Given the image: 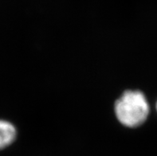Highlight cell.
<instances>
[{"label":"cell","instance_id":"obj_1","mask_svg":"<svg viewBox=\"0 0 157 156\" xmlns=\"http://www.w3.org/2000/svg\"><path fill=\"white\" fill-rule=\"evenodd\" d=\"M117 118L124 126L136 127L146 120L149 105L140 91H126L115 104Z\"/></svg>","mask_w":157,"mask_h":156},{"label":"cell","instance_id":"obj_2","mask_svg":"<svg viewBox=\"0 0 157 156\" xmlns=\"http://www.w3.org/2000/svg\"><path fill=\"white\" fill-rule=\"evenodd\" d=\"M16 135V129L11 123L0 120V150L12 144L15 139Z\"/></svg>","mask_w":157,"mask_h":156},{"label":"cell","instance_id":"obj_3","mask_svg":"<svg viewBox=\"0 0 157 156\" xmlns=\"http://www.w3.org/2000/svg\"><path fill=\"white\" fill-rule=\"evenodd\" d=\"M156 109H157V104H156Z\"/></svg>","mask_w":157,"mask_h":156}]
</instances>
